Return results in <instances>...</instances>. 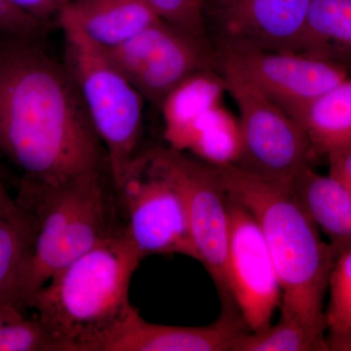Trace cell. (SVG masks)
Wrapping results in <instances>:
<instances>
[{
  "instance_id": "obj_1",
  "label": "cell",
  "mask_w": 351,
  "mask_h": 351,
  "mask_svg": "<svg viewBox=\"0 0 351 351\" xmlns=\"http://www.w3.org/2000/svg\"><path fill=\"white\" fill-rule=\"evenodd\" d=\"M43 38L0 32V157L29 181L110 173L75 80Z\"/></svg>"
},
{
  "instance_id": "obj_2",
  "label": "cell",
  "mask_w": 351,
  "mask_h": 351,
  "mask_svg": "<svg viewBox=\"0 0 351 351\" xmlns=\"http://www.w3.org/2000/svg\"><path fill=\"white\" fill-rule=\"evenodd\" d=\"M226 195L257 219L274 260L280 315L326 337L325 295L335 258L290 184L267 181L235 165L215 166Z\"/></svg>"
},
{
  "instance_id": "obj_3",
  "label": "cell",
  "mask_w": 351,
  "mask_h": 351,
  "mask_svg": "<svg viewBox=\"0 0 351 351\" xmlns=\"http://www.w3.org/2000/svg\"><path fill=\"white\" fill-rule=\"evenodd\" d=\"M110 173H87L58 182L21 179L16 202L31 223L32 243L18 292L27 309L32 295L55 274L121 232Z\"/></svg>"
},
{
  "instance_id": "obj_4",
  "label": "cell",
  "mask_w": 351,
  "mask_h": 351,
  "mask_svg": "<svg viewBox=\"0 0 351 351\" xmlns=\"http://www.w3.org/2000/svg\"><path fill=\"white\" fill-rule=\"evenodd\" d=\"M143 261L121 230L55 274L27 309L64 351H96L133 311L129 288Z\"/></svg>"
},
{
  "instance_id": "obj_5",
  "label": "cell",
  "mask_w": 351,
  "mask_h": 351,
  "mask_svg": "<svg viewBox=\"0 0 351 351\" xmlns=\"http://www.w3.org/2000/svg\"><path fill=\"white\" fill-rule=\"evenodd\" d=\"M60 27L64 36V63L107 152L114 184L140 152L145 100L103 48L75 27Z\"/></svg>"
},
{
  "instance_id": "obj_6",
  "label": "cell",
  "mask_w": 351,
  "mask_h": 351,
  "mask_svg": "<svg viewBox=\"0 0 351 351\" xmlns=\"http://www.w3.org/2000/svg\"><path fill=\"white\" fill-rule=\"evenodd\" d=\"M216 64L239 108L241 149L235 166L261 179L290 184L313 156L306 131L230 58L216 56Z\"/></svg>"
},
{
  "instance_id": "obj_7",
  "label": "cell",
  "mask_w": 351,
  "mask_h": 351,
  "mask_svg": "<svg viewBox=\"0 0 351 351\" xmlns=\"http://www.w3.org/2000/svg\"><path fill=\"white\" fill-rule=\"evenodd\" d=\"M113 186L122 232L143 260L182 255L198 262L181 191L152 149L138 152Z\"/></svg>"
},
{
  "instance_id": "obj_8",
  "label": "cell",
  "mask_w": 351,
  "mask_h": 351,
  "mask_svg": "<svg viewBox=\"0 0 351 351\" xmlns=\"http://www.w3.org/2000/svg\"><path fill=\"white\" fill-rule=\"evenodd\" d=\"M156 162L181 191L191 237L221 302H233L228 288L226 258L230 241L228 195L216 167L171 147L152 149Z\"/></svg>"
},
{
  "instance_id": "obj_9",
  "label": "cell",
  "mask_w": 351,
  "mask_h": 351,
  "mask_svg": "<svg viewBox=\"0 0 351 351\" xmlns=\"http://www.w3.org/2000/svg\"><path fill=\"white\" fill-rule=\"evenodd\" d=\"M311 0H203L217 55L300 52Z\"/></svg>"
},
{
  "instance_id": "obj_10",
  "label": "cell",
  "mask_w": 351,
  "mask_h": 351,
  "mask_svg": "<svg viewBox=\"0 0 351 351\" xmlns=\"http://www.w3.org/2000/svg\"><path fill=\"white\" fill-rule=\"evenodd\" d=\"M103 49L145 100L158 110L189 76L217 69L213 53L162 21L119 46Z\"/></svg>"
},
{
  "instance_id": "obj_11",
  "label": "cell",
  "mask_w": 351,
  "mask_h": 351,
  "mask_svg": "<svg viewBox=\"0 0 351 351\" xmlns=\"http://www.w3.org/2000/svg\"><path fill=\"white\" fill-rule=\"evenodd\" d=\"M228 206V288L249 331H262L271 324L272 316L280 308V281L257 219L230 195Z\"/></svg>"
},
{
  "instance_id": "obj_12",
  "label": "cell",
  "mask_w": 351,
  "mask_h": 351,
  "mask_svg": "<svg viewBox=\"0 0 351 351\" xmlns=\"http://www.w3.org/2000/svg\"><path fill=\"white\" fill-rule=\"evenodd\" d=\"M232 60L265 96L302 126L314 101L350 77L343 66L302 52L217 55Z\"/></svg>"
},
{
  "instance_id": "obj_13",
  "label": "cell",
  "mask_w": 351,
  "mask_h": 351,
  "mask_svg": "<svg viewBox=\"0 0 351 351\" xmlns=\"http://www.w3.org/2000/svg\"><path fill=\"white\" fill-rule=\"evenodd\" d=\"M248 331L233 302H221L218 319L200 327L154 324L134 307L96 351H232L235 341Z\"/></svg>"
},
{
  "instance_id": "obj_14",
  "label": "cell",
  "mask_w": 351,
  "mask_h": 351,
  "mask_svg": "<svg viewBox=\"0 0 351 351\" xmlns=\"http://www.w3.org/2000/svg\"><path fill=\"white\" fill-rule=\"evenodd\" d=\"M56 21L59 25L76 27L92 43L108 49L161 20L145 0H71Z\"/></svg>"
},
{
  "instance_id": "obj_15",
  "label": "cell",
  "mask_w": 351,
  "mask_h": 351,
  "mask_svg": "<svg viewBox=\"0 0 351 351\" xmlns=\"http://www.w3.org/2000/svg\"><path fill=\"white\" fill-rule=\"evenodd\" d=\"M302 206L329 240L335 258L351 247V191L331 174L321 175L309 165L290 182Z\"/></svg>"
},
{
  "instance_id": "obj_16",
  "label": "cell",
  "mask_w": 351,
  "mask_h": 351,
  "mask_svg": "<svg viewBox=\"0 0 351 351\" xmlns=\"http://www.w3.org/2000/svg\"><path fill=\"white\" fill-rule=\"evenodd\" d=\"M226 87L217 69H205L176 87L159 108L168 147L184 152L193 129L203 117L223 104Z\"/></svg>"
},
{
  "instance_id": "obj_17",
  "label": "cell",
  "mask_w": 351,
  "mask_h": 351,
  "mask_svg": "<svg viewBox=\"0 0 351 351\" xmlns=\"http://www.w3.org/2000/svg\"><path fill=\"white\" fill-rule=\"evenodd\" d=\"M300 52L323 58L351 73V0H311Z\"/></svg>"
},
{
  "instance_id": "obj_18",
  "label": "cell",
  "mask_w": 351,
  "mask_h": 351,
  "mask_svg": "<svg viewBox=\"0 0 351 351\" xmlns=\"http://www.w3.org/2000/svg\"><path fill=\"white\" fill-rule=\"evenodd\" d=\"M313 154L351 147V76L314 101L302 121Z\"/></svg>"
},
{
  "instance_id": "obj_19",
  "label": "cell",
  "mask_w": 351,
  "mask_h": 351,
  "mask_svg": "<svg viewBox=\"0 0 351 351\" xmlns=\"http://www.w3.org/2000/svg\"><path fill=\"white\" fill-rule=\"evenodd\" d=\"M32 243L31 230L0 219V319L25 315L18 292Z\"/></svg>"
},
{
  "instance_id": "obj_20",
  "label": "cell",
  "mask_w": 351,
  "mask_h": 351,
  "mask_svg": "<svg viewBox=\"0 0 351 351\" xmlns=\"http://www.w3.org/2000/svg\"><path fill=\"white\" fill-rule=\"evenodd\" d=\"M241 149L239 120L223 104L208 113L196 129L186 154L210 165H237Z\"/></svg>"
},
{
  "instance_id": "obj_21",
  "label": "cell",
  "mask_w": 351,
  "mask_h": 351,
  "mask_svg": "<svg viewBox=\"0 0 351 351\" xmlns=\"http://www.w3.org/2000/svg\"><path fill=\"white\" fill-rule=\"evenodd\" d=\"M325 308L329 350L351 351V247L335 261Z\"/></svg>"
},
{
  "instance_id": "obj_22",
  "label": "cell",
  "mask_w": 351,
  "mask_h": 351,
  "mask_svg": "<svg viewBox=\"0 0 351 351\" xmlns=\"http://www.w3.org/2000/svg\"><path fill=\"white\" fill-rule=\"evenodd\" d=\"M326 337L299 321L280 315L276 324L258 332H245L232 351H327Z\"/></svg>"
},
{
  "instance_id": "obj_23",
  "label": "cell",
  "mask_w": 351,
  "mask_h": 351,
  "mask_svg": "<svg viewBox=\"0 0 351 351\" xmlns=\"http://www.w3.org/2000/svg\"><path fill=\"white\" fill-rule=\"evenodd\" d=\"M157 17L213 52L205 29L203 0H145Z\"/></svg>"
},
{
  "instance_id": "obj_24",
  "label": "cell",
  "mask_w": 351,
  "mask_h": 351,
  "mask_svg": "<svg viewBox=\"0 0 351 351\" xmlns=\"http://www.w3.org/2000/svg\"><path fill=\"white\" fill-rule=\"evenodd\" d=\"M0 351H64L40 321L34 316L0 319Z\"/></svg>"
},
{
  "instance_id": "obj_25",
  "label": "cell",
  "mask_w": 351,
  "mask_h": 351,
  "mask_svg": "<svg viewBox=\"0 0 351 351\" xmlns=\"http://www.w3.org/2000/svg\"><path fill=\"white\" fill-rule=\"evenodd\" d=\"M45 27L8 0H0V32L29 38H43Z\"/></svg>"
},
{
  "instance_id": "obj_26",
  "label": "cell",
  "mask_w": 351,
  "mask_h": 351,
  "mask_svg": "<svg viewBox=\"0 0 351 351\" xmlns=\"http://www.w3.org/2000/svg\"><path fill=\"white\" fill-rule=\"evenodd\" d=\"M20 11L31 16L46 27L51 21L56 19L71 0H8Z\"/></svg>"
},
{
  "instance_id": "obj_27",
  "label": "cell",
  "mask_w": 351,
  "mask_h": 351,
  "mask_svg": "<svg viewBox=\"0 0 351 351\" xmlns=\"http://www.w3.org/2000/svg\"><path fill=\"white\" fill-rule=\"evenodd\" d=\"M0 219H6L32 232L31 223L27 215L17 204L16 200L8 195L2 184L1 178H0Z\"/></svg>"
},
{
  "instance_id": "obj_28",
  "label": "cell",
  "mask_w": 351,
  "mask_h": 351,
  "mask_svg": "<svg viewBox=\"0 0 351 351\" xmlns=\"http://www.w3.org/2000/svg\"><path fill=\"white\" fill-rule=\"evenodd\" d=\"M329 174L334 176L351 191V147L328 154Z\"/></svg>"
}]
</instances>
